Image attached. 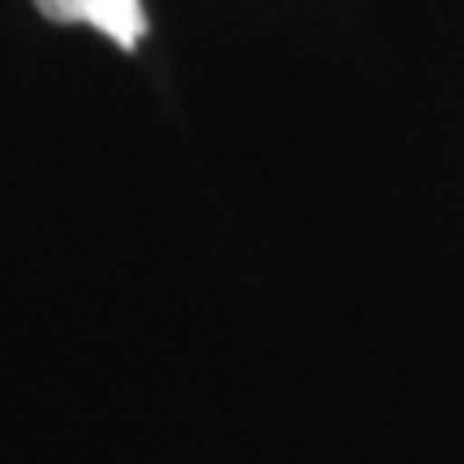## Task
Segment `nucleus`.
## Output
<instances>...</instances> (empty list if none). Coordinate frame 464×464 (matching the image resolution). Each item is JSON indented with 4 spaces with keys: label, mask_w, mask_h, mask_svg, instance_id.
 <instances>
[{
    "label": "nucleus",
    "mask_w": 464,
    "mask_h": 464,
    "mask_svg": "<svg viewBox=\"0 0 464 464\" xmlns=\"http://www.w3.org/2000/svg\"><path fill=\"white\" fill-rule=\"evenodd\" d=\"M34 9L61 26H95L125 52H133L147 34L142 0H34Z\"/></svg>",
    "instance_id": "1"
}]
</instances>
